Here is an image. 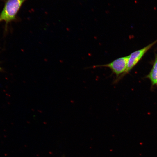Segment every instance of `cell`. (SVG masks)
Returning <instances> with one entry per match:
<instances>
[{"label": "cell", "mask_w": 157, "mask_h": 157, "mask_svg": "<svg viewBox=\"0 0 157 157\" xmlns=\"http://www.w3.org/2000/svg\"><path fill=\"white\" fill-rule=\"evenodd\" d=\"M156 85H157V83H156Z\"/></svg>", "instance_id": "obj_7"}, {"label": "cell", "mask_w": 157, "mask_h": 157, "mask_svg": "<svg viewBox=\"0 0 157 157\" xmlns=\"http://www.w3.org/2000/svg\"><path fill=\"white\" fill-rule=\"evenodd\" d=\"M157 42V40L144 47L135 51L129 56L126 69L125 71L113 81V84L117 83L122 78L135 66L141 59L145 53L154 44Z\"/></svg>", "instance_id": "obj_2"}, {"label": "cell", "mask_w": 157, "mask_h": 157, "mask_svg": "<svg viewBox=\"0 0 157 157\" xmlns=\"http://www.w3.org/2000/svg\"><path fill=\"white\" fill-rule=\"evenodd\" d=\"M129 56L117 58L108 64L94 66L93 67H106L111 70L112 73L116 75L117 78L125 71L128 60Z\"/></svg>", "instance_id": "obj_3"}, {"label": "cell", "mask_w": 157, "mask_h": 157, "mask_svg": "<svg viewBox=\"0 0 157 157\" xmlns=\"http://www.w3.org/2000/svg\"><path fill=\"white\" fill-rule=\"evenodd\" d=\"M3 69L0 67V72H3Z\"/></svg>", "instance_id": "obj_5"}, {"label": "cell", "mask_w": 157, "mask_h": 157, "mask_svg": "<svg viewBox=\"0 0 157 157\" xmlns=\"http://www.w3.org/2000/svg\"><path fill=\"white\" fill-rule=\"evenodd\" d=\"M146 77L150 80L152 85H156L157 83V53L155 55L152 68Z\"/></svg>", "instance_id": "obj_4"}, {"label": "cell", "mask_w": 157, "mask_h": 157, "mask_svg": "<svg viewBox=\"0 0 157 157\" xmlns=\"http://www.w3.org/2000/svg\"><path fill=\"white\" fill-rule=\"evenodd\" d=\"M26 0H6L0 14L2 21L5 22V28L8 24L16 19V16L23 3Z\"/></svg>", "instance_id": "obj_1"}, {"label": "cell", "mask_w": 157, "mask_h": 157, "mask_svg": "<svg viewBox=\"0 0 157 157\" xmlns=\"http://www.w3.org/2000/svg\"><path fill=\"white\" fill-rule=\"evenodd\" d=\"M2 21L1 19V18L0 17V22L1 21Z\"/></svg>", "instance_id": "obj_6"}]
</instances>
